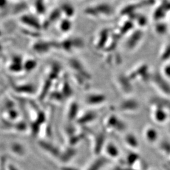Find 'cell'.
Returning <instances> with one entry per match:
<instances>
[{"label":"cell","mask_w":170,"mask_h":170,"mask_svg":"<svg viewBox=\"0 0 170 170\" xmlns=\"http://www.w3.org/2000/svg\"><path fill=\"white\" fill-rule=\"evenodd\" d=\"M103 127L108 133H122L125 131L127 125L117 114H111L104 120Z\"/></svg>","instance_id":"cell-1"},{"label":"cell","mask_w":170,"mask_h":170,"mask_svg":"<svg viewBox=\"0 0 170 170\" xmlns=\"http://www.w3.org/2000/svg\"><path fill=\"white\" fill-rule=\"evenodd\" d=\"M127 74L132 82L138 81L143 83L150 82L152 75L150 66L144 62L137 65Z\"/></svg>","instance_id":"cell-2"},{"label":"cell","mask_w":170,"mask_h":170,"mask_svg":"<svg viewBox=\"0 0 170 170\" xmlns=\"http://www.w3.org/2000/svg\"><path fill=\"white\" fill-rule=\"evenodd\" d=\"M162 96L170 98V84L160 72H152L150 82Z\"/></svg>","instance_id":"cell-3"},{"label":"cell","mask_w":170,"mask_h":170,"mask_svg":"<svg viewBox=\"0 0 170 170\" xmlns=\"http://www.w3.org/2000/svg\"><path fill=\"white\" fill-rule=\"evenodd\" d=\"M140 109V103L137 100L130 96L121 101L117 107L119 112L125 114L137 113Z\"/></svg>","instance_id":"cell-4"},{"label":"cell","mask_w":170,"mask_h":170,"mask_svg":"<svg viewBox=\"0 0 170 170\" xmlns=\"http://www.w3.org/2000/svg\"><path fill=\"white\" fill-rule=\"evenodd\" d=\"M115 83L119 91L125 96L129 97L133 92L132 81L127 74H119L115 78Z\"/></svg>","instance_id":"cell-5"},{"label":"cell","mask_w":170,"mask_h":170,"mask_svg":"<svg viewBox=\"0 0 170 170\" xmlns=\"http://www.w3.org/2000/svg\"><path fill=\"white\" fill-rule=\"evenodd\" d=\"M151 115L153 120L158 124H164L170 117L166 109L152 105H151Z\"/></svg>","instance_id":"cell-6"},{"label":"cell","mask_w":170,"mask_h":170,"mask_svg":"<svg viewBox=\"0 0 170 170\" xmlns=\"http://www.w3.org/2000/svg\"><path fill=\"white\" fill-rule=\"evenodd\" d=\"M107 101V98L101 93H92L85 98V103L90 107H100Z\"/></svg>","instance_id":"cell-7"},{"label":"cell","mask_w":170,"mask_h":170,"mask_svg":"<svg viewBox=\"0 0 170 170\" xmlns=\"http://www.w3.org/2000/svg\"><path fill=\"white\" fill-rule=\"evenodd\" d=\"M142 33L140 30L132 33L125 42V49L129 51H132L135 50L139 45L141 41L142 40Z\"/></svg>","instance_id":"cell-8"},{"label":"cell","mask_w":170,"mask_h":170,"mask_svg":"<svg viewBox=\"0 0 170 170\" xmlns=\"http://www.w3.org/2000/svg\"><path fill=\"white\" fill-rule=\"evenodd\" d=\"M143 137L148 144H153L159 139V132L155 127L149 125L145 127L143 131Z\"/></svg>","instance_id":"cell-9"},{"label":"cell","mask_w":170,"mask_h":170,"mask_svg":"<svg viewBox=\"0 0 170 170\" xmlns=\"http://www.w3.org/2000/svg\"><path fill=\"white\" fill-rule=\"evenodd\" d=\"M123 142L125 144L131 149L138 148L139 146V142L136 136L133 133H127L123 137Z\"/></svg>","instance_id":"cell-10"},{"label":"cell","mask_w":170,"mask_h":170,"mask_svg":"<svg viewBox=\"0 0 170 170\" xmlns=\"http://www.w3.org/2000/svg\"><path fill=\"white\" fill-rule=\"evenodd\" d=\"M95 139V151L96 153L99 154L105 147L106 142H107V141H106L105 132H99L96 136Z\"/></svg>","instance_id":"cell-11"},{"label":"cell","mask_w":170,"mask_h":170,"mask_svg":"<svg viewBox=\"0 0 170 170\" xmlns=\"http://www.w3.org/2000/svg\"><path fill=\"white\" fill-rule=\"evenodd\" d=\"M107 154L111 158H117L119 156V150L118 147L112 142H107L104 147Z\"/></svg>","instance_id":"cell-12"},{"label":"cell","mask_w":170,"mask_h":170,"mask_svg":"<svg viewBox=\"0 0 170 170\" xmlns=\"http://www.w3.org/2000/svg\"><path fill=\"white\" fill-rule=\"evenodd\" d=\"M159 58L163 64L169 62L170 60V42L166 44L161 49Z\"/></svg>","instance_id":"cell-13"},{"label":"cell","mask_w":170,"mask_h":170,"mask_svg":"<svg viewBox=\"0 0 170 170\" xmlns=\"http://www.w3.org/2000/svg\"><path fill=\"white\" fill-rule=\"evenodd\" d=\"M106 163L107 159L105 158H100L96 160L93 164L90 167L88 170H99L101 166H103Z\"/></svg>","instance_id":"cell-14"},{"label":"cell","mask_w":170,"mask_h":170,"mask_svg":"<svg viewBox=\"0 0 170 170\" xmlns=\"http://www.w3.org/2000/svg\"><path fill=\"white\" fill-rule=\"evenodd\" d=\"M160 73L163 77L168 81L170 80V62L164 63Z\"/></svg>","instance_id":"cell-15"},{"label":"cell","mask_w":170,"mask_h":170,"mask_svg":"<svg viewBox=\"0 0 170 170\" xmlns=\"http://www.w3.org/2000/svg\"><path fill=\"white\" fill-rule=\"evenodd\" d=\"M97 117V114L95 112H88L85 115H83V117H82L83 120H81V121L83 120V122L84 123H88V122H91L94 121Z\"/></svg>","instance_id":"cell-16"},{"label":"cell","mask_w":170,"mask_h":170,"mask_svg":"<svg viewBox=\"0 0 170 170\" xmlns=\"http://www.w3.org/2000/svg\"><path fill=\"white\" fill-rule=\"evenodd\" d=\"M159 150L165 154H170V142L164 141L159 144Z\"/></svg>","instance_id":"cell-17"},{"label":"cell","mask_w":170,"mask_h":170,"mask_svg":"<svg viewBox=\"0 0 170 170\" xmlns=\"http://www.w3.org/2000/svg\"><path fill=\"white\" fill-rule=\"evenodd\" d=\"M139 159V156L136 153H131L128 155L127 158V162L129 165H132L137 159Z\"/></svg>","instance_id":"cell-18"},{"label":"cell","mask_w":170,"mask_h":170,"mask_svg":"<svg viewBox=\"0 0 170 170\" xmlns=\"http://www.w3.org/2000/svg\"><path fill=\"white\" fill-rule=\"evenodd\" d=\"M155 31L157 34L159 35H163L165 34L166 31V27L163 25H157L155 28Z\"/></svg>","instance_id":"cell-19"},{"label":"cell","mask_w":170,"mask_h":170,"mask_svg":"<svg viewBox=\"0 0 170 170\" xmlns=\"http://www.w3.org/2000/svg\"><path fill=\"white\" fill-rule=\"evenodd\" d=\"M9 169L10 170H17L15 167H13V166H10V168H9Z\"/></svg>","instance_id":"cell-20"},{"label":"cell","mask_w":170,"mask_h":170,"mask_svg":"<svg viewBox=\"0 0 170 170\" xmlns=\"http://www.w3.org/2000/svg\"><path fill=\"white\" fill-rule=\"evenodd\" d=\"M64 170H76L74 169V168H65V169Z\"/></svg>","instance_id":"cell-21"},{"label":"cell","mask_w":170,"mask_h":170,"mask_svg":"<svg viewBox=\"0 0 170 170\" xmlns=\"http://www.w3.org/2000/svg\"><path fill=\"white\" fill-rule=\"evenodd\" d=\"M114 170H121V169H120V168H115Z\"/></svg>","instance_id":"cell-22"},{"label":"cell","mask_w":170,"mask_h":170,"mask_svg":"<svg viewBox=\"0 0 170 170\" xmlns=\"http://www.w3.org/2000/svg\"><path fill=\"white\" fill-rule=\"evenodd\" d=\"M168 132H169V134H170V126H169V129H168Z\"/></svg>","instance_id":"cell-23"}]
</instances>
